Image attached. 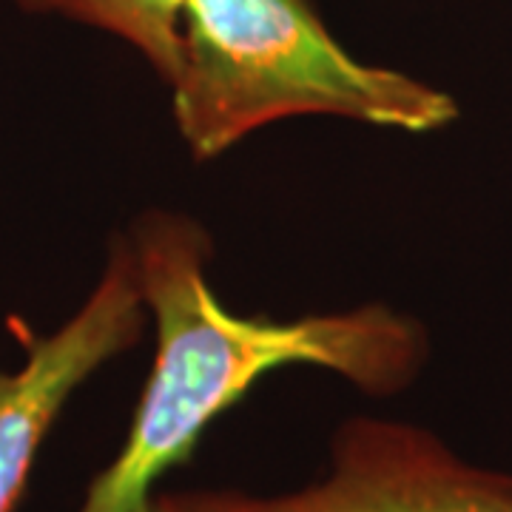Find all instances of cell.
Listing matches in <instances>:
<instances>
[{"mask_svg":"<svg viewBox=\"0 0 512 512\" xmlns=\"http://www.w3.org/2000/svg\"><path fill=\"white\" fill-rule=\"evenodd\" d=\"M140 512H191V510H185L183 504H177V501H174V495H160V498H151L146 510H140Z\"/></svg>","mask_w":512,"mask_h":512,"instance_id":"obj_6","label":"cell"},{"mask_svg":"<svg viewBox=\"0 0 512 512\" xmlns=\"http://www.w3.org/2000/svg\"><path fill=\"white\" fill-rule=\"evenodd\" d=\"M146 302L134 276L128 239L111 242L92 296L49 336L15 328L26 359L0 367V512L18 510L37 453L74 390L114 356L143 339Z\"/></svg>","mask_w":512,"mask_h":512,"instance_id":"obj_4","label":"cell"},{"mask_svg":"<svg viewBox=\"0 0 512 512\" xmlns=\"http://www.w3.org/2000/svg\"><path fill=\"white\" fill-rule=\"evenodd\" d=\"M20 9L63 18L123 37L157 69L174 80L180 66V23L185 0H18Z\"/></svg>","mask_w":512,"mask_h":512,"instance_id":"obj_5","label":"cell"},{"mask_svg":"<svg viewBox=\"0 0 512 512\" xmlns=\"http://www.w3.org/2000/svg\"><path fill=\"white\" fill-rule=\"evenodd\" d=\"M128 248L157 322V353L120 453L77 512L146 510L154 484L188 464L211 421L279 367H328L370 396H393L427 359L424 330L384 305L293 322L225 311L205 279L208 237L183 214L140 217Z\"/></svg>","mask_w":512,"mask_h":512,"instance_id":"obj_1","label":"cell"},{"mask_svg":"<svg viewBox=\"0 0 512 512\" xmlns=\"http://www.w3.org/2000/svg\"><path fill=\"white\" fill-rule=\"evenodd\" d=\"M191 512H512V476L458 458L433 433L350 419L330 447V473L296 493L174 495Z\"/></svg>","mask_w":512,"mask_h":512,"instance_id":"obj_3","label":"cell"},{"mask_svg":"<svg viewBox=\"0 0 512 512\" xmlns=\"http://www.w3.org/2000/svg\"><path fill=\"white\" fill-rule=\"evenodd\" d=\"M171 86L177 128L200 160L299 114L402 131H436L458 117L447 92L350 57L311 0H185Z\"/></svg>","mask_w":512,"mask_h":512,"instance_id":"obj_2","label":"cell"}]
</instances>
